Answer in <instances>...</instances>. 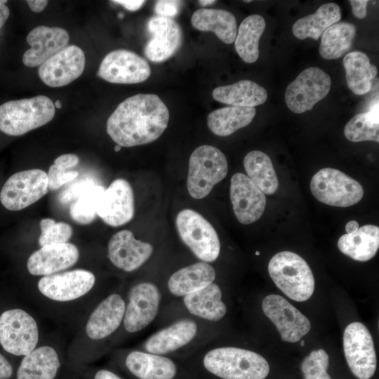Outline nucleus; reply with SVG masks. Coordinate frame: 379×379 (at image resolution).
Returning <instances> with one entry per match:
<instances>
[{"instance_id": "a18cd8bd", "label": "nucleus", "mask_w": 379, "mask_h": 379, "mask_svg": "<svg viewBox=\"0 0 379 379\" xmlns=\"http://www.w3.org/2000/svg\"><path fill=\"white\" fill-rule=\"evenodd\" d=\"M79 159L76 154H65L58 157L55 161V165L70 169L79 164Z\"/></svg>"}, {"instance_id": "3c124183", "label": "nucleus", "mask_w": 379, "mask_h": 379, "mask_svg": "<svg viewBox=\"0 0 379 379\" xmlns=\"http://www.w3.org/2000/svg\"><path fill=\"white\" fill-rule=\"evenodd\" d=\"M94 379H122L116 373L106 369L98 371L94 377Z\"/></svg>"}, {"instance_id": "a211bd4d", "label": "nucleus", "mask_w": 379, "mask_h": 379, "mask_svg": "<svg viewBox=\"0 0 379 379\" xmlns=\"http://www.w3.org/2000/svg\"><path fill=\"white\" fill-rule=\"evenodd\" d=\"M151 74L145 59L126 49L109 53L102 60L98 75L114 84H138L146 81Z\"/></svg>"}, {"instance_id": "6e6d98bb", "label": "nucleus", "mask_w": 379, "mask_h": 379, "mask_svg": "<svg viewBox=\"0 0 379 379\" xmlns=\"http://www.w3.org/2000/svg\"><path fill=\"white\" fill-rule=\"evenodd\" d=\"M54 106H55V107L58 108V109L61 108L62 107V103H61L60 100H57L55 101V102L54 103Z\"/></svg>"}, {"instance_id": "f3484780", "label": "nucleus", "mask_w": 379, "mask_h": 379, "mask_svg": "<svg viewBox=\"0 0 379 379\" xmlns=\"http://www.w3.org/2000/svg\"><path fill=\"white\" fill-rule=\"evenodd\" d=\"M262 310L274 324L283 341L296 343L310 330L309 319L281 295L271 294L265 297Z\"/></svg>"}, {"instance_id": "bb28decb", "label": "nucleus", "mask_w": 379, "mask_h": 379, "mask_svg": "<svg viewBox=\"0 0 379 379\" xmlns=\"http://www.w3.org/2000/svg\"><path fill=\"white\" fill-rule=\"evenodd\" d=\"M175 359L136 349L126 353L124 364L137 379H176L180 367Z\"/></svg>"}, {"instance_id": "13d9d810", "label": "nucleus", "mask_w": 379, "mask_h": 379, "mask_svg": "<svg viewBox=\"0 0 379 379\" xmlns=\"http://www.w3.org/2000/svg\"><path fill=\"white\" fill-rule=\"evenodd\" d=\"M119 18H123V17H124V15H123L122 13H119Z\"/></svg>"}, {"instance_id": "9d476101", "label": "nucleus", "mask_w": 379, "mask_h": 379, "mask_svg": "<svg viewBox=\"0 0 379 379\" xmlns=\"http://www.w3.org/2000/svg\"><path fill=\"white\" fill-rule=\"evenodd\" d=\"M310 190L319 201L338 207L353 206L364 196V189L359 182L332 168H322L314 174Z\"/></svg>"}, {"instance_id": "8fccbe9b", "label": "nucleus", "mask_w": 379, "mask_h": 379, "mask_svg": "<svg viewBox=\"0 0 379 379\" xmlns=\"http://www.w3.org/2000/svg\"><path fill=\"white\" fill-rule=\"evenodd\" d=\"M30 9L36 13L41 12L47 6L46 0H28L27 1Z\"/></svg>"}, {"instance_id": "4468645a", "label": "nucleus", "mask_w": 379, "mask_h": 379, "mask_svg": "<svg viewBox=\"0 0 379 379\" xmlns=\"http://www.w3.org/2000/svg\"><path fill=\"white\" fill-rule=\"evenodd\" d=\"M345 357L353 375L359 379H370L377 366L376 354L372 336L361 322L347 326L343 333Z\"/></svg>"}, {"instance_id": "e433bc0d", "label": "nucleus", "mask_w": 379, "mask_h": 379, "mask_svg": "<svg viewBox=\"0 0 379 379\" xmlns=\"http://www.w3.org/2000/svg\"><path fill=\"white\" fill-rule=\"evenodd\" d=\"M355 34L356 27L353 24L343 22L332 25L321 35L320 55L326 60L340 58L352 46Z\"/></svg>"}, {"instance_id": "7ed1b4c3", "label": "nucleus", "mask_w": 379, "mask_h": 379, "mask_svg": "<svg viewBox=\"0 0 379 379\" xmlns=\"http://www.w3.org/2000/svg\"><path fill=\"white\" fill-rule=\"evenodd\" d=\"M220 325L186 317L159 327L138 349L149 353L187 358L220 336Z\"/></svg>"}, {"instance_id": "a19ab883", "label": "nucleus", "mask_w": 379, "mask_h": 379, "mask_svg": "<svg viewBox=\"0 0 379 379\" xmlns=\"http://www.w3.org/2000/svg\"><path fill=\"white\" fill-rule=\"evenodd\" d=\"M329 357L323 349L313 350L302 361L301 370L305 379H331L326 370Z\"/></svg>"}, {"instance_id": "f257e3e1", "label": "nucleus", "mask_w": 379, "mask_h": 379, "mask_svg": "<svg viewBox=\"0 0 379 379\" xmlns=\"http://www.w3.org/2000/svg\"><path fill=\"white\" fill-rule=\"evenodd\" d=\"M169 112L155 94L139 93L121 102L107 122V133L121 147L157 140L168 126Z\"/></svg>"}, {"instance_id": "864d4df0", "label": "nucleus", "mask_w": 379, "mask_h": 379, "mask_svg": "<svg viewBox=\"0 0 379 379\" xmlns=\"http://www.w3.org/2000/svg\"><path fill=\"white\" fill-rule=\"evenodd\" d=\"M359 223L355 220L349 221L345 225V231L347 234L352 233L359 229Z\"/></svg>"}, {"instance_id": "393cba45", "label": "nucleus", "mask_w": 379, "mask_h": 379, "mask_svg": "<svg viewBox=\"0 0 379 379\" xmlns=\"http://www.w3.org/2000/svg\"><path fill=\"white\" fill-rule=\"evenodd\" d=\"M69 36L67 32L58 27L41 25L28 34L27 42L31 46L22 57L25 65L40 66L55 53L67 46Z\"/></svg>"}, {"instance_id": "de8ad7c7", "label": "nucleus", "mask_w": 379, "mask_h": 379, "mask_svg": "<svg viewBox=\"0 0 379 379\" xmlns=\"http://www.w3.org/2000/svg\"><path fill=\"white\" fill-rule=\"evenodd\" d=\"M13 374V367L10 362L0 354V379H8Z\"/></svg>"}, {"instance_id": "bf43d9fd", "label": "nucleus", "mask_w": 379, "mask_h": 379, "mask_svg": "<svg viewBox=\"0 0 379 379\" xmlns=\"http://www.w3.org/2000/svg\"><path fill=\"white\" fill-rule=\"evenodd\" d=\"M255 255H260V252H259V251H256V252H255Z\"/></svg>"}, {"instance_id": "412c9836", "label": "nucleus", "mask_w": 379, "mask_h": 379, "mask_svg": "<svg viewBox=\"0 0 379 379\" xmlns=\"http://www.w3.org/2000/svg\"><path fill=\"white\" fill-rule=\"evenodd\" d=\"M134 211V196L130 183L117 178L103 192L97 215L107 225L119 227L132 220Z\"/></svg>"}, {"instance_id": "cd10ccee", "label": "nucleus", "mask_w": 379, "mask_h": 379, "mask_svg": "<svg viewBox=\"0 0 379 379\" xmlns=\"http://www.w3.org/2000/svg\"><path fill=\"white\" fill-rule=\"evenodd\" d=\"M337 244L343 253L353 260L368 261L375 255L379 248V228L365 225L354 232L342 235Z\"/></svg>"}, {"instance_id": "2f4dec72", "label": "nucleus", "mask_w": 379, "mask_h": 379, "mask_svg": "<svg viewBox=\"0 0 379 379\" xmlns=\"http://www.w3.org/2000/svg\"><path fill=\"white\" fill-rule=\"evenodd\" d=\"M341 18V9L335 3H326L314 13L298 19L292 27L293 35L301 40L312 38L318 40L324 32Z\"/></svg>"}, {"instance_id": "dca6fc26", "label": "nucleus", "mask_w": 379, "mask_h": 379, "mask_svg": "<svg viewBox=\"0 0 379 379\" xmlns=\"http://www.w3.org/2000/svg\"><path fill=\"white\" fill-rule=\"evenodd\" d=\"M154 251L152 243L136 239L128 230L114 234L107 244V258L111 263L127 273L142 267L151 260Z\"/></svg>"}, {"instance_id": "4be33fe9", "label": "nucleus", "mask_w": 379, "mask_h": 379, "mask_svg": "<svg viewBox=\"0 0 379 379\" xmlns=\"http://www.w3.org/2000/svg\"><path fill=\"white\" fill-rule=\"evenodd\" d=\"M147 28L151 38L145 46L144 53L150 61L164 62L180 49L182 32L172 18L154 16L148 20Z\"/></svg>"}, {"instance_id": "72a5a7b5", "label": "nucleus", "mask_w": 379, "mask_h": 379, "mask_svg": "<svg viewBox=\"0 0 379 379\" xmlns=\"http://www.w3.org/2000/svg\"><path fill=\"white\" fill-rule=\"evenodd\" d=\"M343 65L348 88L357 95L368 93L378 71L367 55L361 51L349 53L343 58Z\"/></svg>"}, {"instance_id": "58836bf2", "label": "nucleus", "mask_w": 379, "mask_h": 379, "mask_svg": "<svg viewBox=\"0 0 379 379\" xmlns=\"http://www.w3.org/2000/svg\"><path fill=\"white\" fill-rule=\"evenodd\" d=\"M105 188L95 185L84 192L69 207L71 218L78 224L88 225L96 218L100 198Z\"/></svg>"}, {"instance_id": "39448f33", "label": "nucleus", "mask_w": 379, "mask_h": 379, "mask_svg": "<svg viewBox=\"0 0 379 379\" xmlns=\"http://www.w3.org/2000/svg\"><path fill=\"white\" fill-rule=\"evenodd\" d=\"M164 304L163 278L143 279L128 290L121 327L135 334L154 325Z\"/></svg>"}, {"instance_id": "473e14b6", "label": "nucleus", "mask_w": 379, "mask_h": 379, "mask_svg": "<svg viewBox=\"0 0 379 379\" xmlns=\"http://www.w3.org/2000/svg\"><path fill=\"white\" fill-rule=\"evenodd\" d=\"M255 114V107H225L211 112L207 117V125L213 133L227 136L250 124Z\"/></svg>"}, {"instance_id": "b1692460", "label": "nucleus", "mask_w": 379, "mask_h": 379, "mask_svg": "<svg viewBox=\"0 0 379 379\" xmlns=\"http://www.w3.org/2000/svg\"><path fill=\"white\" fill-rule=\"evenodd\" d=\"M126 308V298L118 292L105 298L94 309L86 326L89 338L105 340L121 326Z\"/></svg>"}, {"instance_id": "680f3d73", "label": "nucleus", "mask_w": 379, "mask_h": 379, "mask_svg": "<svg viewBox=\"0 0 379 379\" xmlns=\"http://www.w3.org/2000/svg\"><path fill=\"white\" fill-rule=\"evenodd\" d=\"M244 2H246V3H248V2H251V1H244Z\"/></svg>"}, {"instance_id": "09e8293b", "label": "nucleus", "mask_w": 379, "mask_h": 379, "mask_svg": "<svg viewBox=\"0 0 379 379\" xmlns=\"http://www.w3.org/2000/svg\"><path fill=\"white\" fill-rule=\"evenodd\" d=\"M112 2L123 6L126 9L131 11H138L145 3L143 0H115Z\"/></svg>"}, {"instance_id": "37998d69", "label": "nucleus", "mask_w": 379, "mask_h": 379, "mask_svg": "<svg viewBox=\"0 0 379 379\" xmlns=\"http://www.w3.org/2000/svg\"><path fill=\"white\" fill-rule=\"evenodd\" d=\"M48 180V190H56L62 185L69 183L77 178L79 173L74 170L53 164L47 173Z\"/></svg>"}, {"instance_id": "a878e982", "label": "nucleus", "mask_w": 379, "mask_h": 379, "mask_svg": "<svg viewBox=\"0 0 379 379\" xmlns=\"http://www.w3.org/2000/svg\"><path fill=\"white\" fill-rule=\"evenodd\" d=\"M79 258L77 247L71 243L41 246L28 258L27 267L34 276H47L67 269Z\"/></svg>"}, {"instance_id": "603ef678", "label": "nucleus", "mask_w": 379, "mask_h": 379, "mask_svg": "<svg viewBox=\"0 0 379 379\" xmlns=\"http://www.w3.org/2000/svg\"><path fill=\"white\" fill-rule=\"evenodd\" d=\"M7 1L0 0V27H1L9 16V9L5 5Z\"/></svg>"}, {"instance_id": "f03ea898", "label": "nucleus", "mask_w": 379, "mask_h": 379, "mask_svg": "<svg viewBox=\"0 0 379 379\" xmlns=\"http://www.w3.org/2000/svg\"><path fill=\"white\" fill-rule=\"evenodd\" d=\"M218 338L187 359L219 379H265L268 375L269 364L262 355L241 347L222 345Z\"/></svg>"}, {"instance_id": "4c0bfd02", "label": "nucleus", "mask_w": 379, "mask_h": 379, "mask_svg": "<svg viewBox=\"0 0 379 379\" xmlns=\"http://www.w3.org/2000/svg\"><path fill=\"white\" fill-rule=\"evenodd\" d=\"M378 102L369 111L354 115L345 125L344 134L352 142H379Z\"/></svg>"}, {"instance_id": "7c9ffc66", "label": "nucleus", "mask_w": 379, "mask_h": 379, "mask_svg": "<svg viewBox=\"0 0 379 379\" xmlns=\"http://www.w3.org/2000/svg\"><path fill=\"white\" fill-rule=\"evenodd\" d=\"M60 366L54 348L39 347L24 356L17 372V379H54Z\"/></svg>"}, {"instance_id": "2eb2a0df", "label": "nucleus", "mask_w": 379, "mask_h": 379, "mask_svg": "<svg viewBox=\"0 0 379 379\" xmlns=\"http://www.w3.org/2000/svg\"><path fill=\"white\" fill-rule=\"evenodd\" d=\"M216 281L217 272L211 263L198 260L178 267L163 278L164 303L201 291Z\"/></svg>"}, {"instance_id": "0eeeda50", "label": "nucleus", "mask_w": 379, "mask_h": 379, "mask_svg": "<svg viewBox=\"0 0 379 379\" xmlns=\"http://www.w3.org/2000/svg\"><path fill=\"white\" fill-rule=\"evenodd\" d=\"M55 113L53 101L45 95L8 101L0 105V131L22 135L51 121Z\"/></svg>"}, {"instance_id": "20e7f679", "label": "nucleus", "mask_w": 379, "mask_h": 379, "mask_svg": "<svg viewBox=\"0 0 379 379\" xmlns=\"http://www.w3.org/2000/svg\"><path fill=\"white\" fill-rule=\"evenodd\" d=\"M227 312L225 291L216 281L201 291L164 303L154 325L159 328L186 317L220 325Z\"/></svg>"}, {"instance_id": "ddd939ff", "label": "nucleus", "mask_w": 379, "mask_h": 379, "mask_svg": "<svg viewBox=\"0 0 379 379\" xmlns=\"http://www.w3.org/2000/svg\"><path fill=\"white\" fill-rule=\"evenodd\" d=\"M331 87V77L324 70L317 67L307 68L287 86L286 104L291 112L304 113L324 99Z\"/></svg>"}, {"instance_id": "6ab92c4d", "label": "nucleus", "mask_w": 379, "mask_h": 379, "mask_svg": "<svg viewBox=\"0 0 379 379\" xmlns=\"http://www.w3.org/2000/svg\"><path fill=\"white\" fill-rule=\"evenodd\" d=\"M95 283L93 272L78 269L44 276L38 282V288L49 299L66 302L84 295L93 288Z\"/></svg>"}, {"instance_id": "c03bdc74", "label": "nucleus", "mask_w": 379, "mask_h": 379, "mask_svg": "<svg viewBox=\"0 0 379 379\" xmlns=\"http://www.w3.org/2000/svg\"><path fill=\"white\" fill-rule=\"evenodd\" d=\"M181 3L182 1L172 0L157 1L154 11L159 16L171 18L178 14Z\"/></svg>"}, {"instance_id": "aec40b11", "label": "nucleus", "mask_w": 379, "mask_h": 379, "mask_svg": "<svg viewBox=\"0 0 379 379\" xmlns=\"http://www.w3.org/2000/svg\"><path fill=\"white\" fill-rule=\"evenodd\" d=\"M86 63L85 54L77 46H66L51 57L38 69L41 80L50 87L65 86L84 72Z\"/></svg>"}, {"instance_id": "ea45409f", "label": "nucleus", "mask_w": 379, "mask_h": 379, "mask_svg": "<svg viewBox=\"0 0 379 379\" xmlns=\"http://www.w3.org/2000/svg\"><path fill=\"white\" fill-rule=\"evenodd\" d=\"M41 234L39 244L44 246L49 244L67 243L72 235V227L65 222H56L51 218H44L40 221Z\"/></svg>"}, {"instance_id": "f8f14e48", "label": "nucleus", "mask_w": 379, "mask_h": 379, "mask_svg": "<svg viewBox=\"0 0 379 379\" xmlns=\"http://www.w3.org/2000/svg\"><path fill=\"white\" fill-rule=\"evenodd\" d=\"M39 331L35 319L21 309H12L0 315V344L8 353L25 356L38 343Z\"/></svg>"}, {"instance_id": "c85d7f7f", "label": "nucleus", "mask_w": 379, "mask_h": 379, "mask_svg": "<svg viewBox=\"0 0 379 379\" xmlns=\"http://www.w3.org/2000/svg\"><path fill=\"white\" fill-rule=\"evenodd\" d=\"M191 23L198 30L213 32L218 39L227 44L234 41L237 33L234 15L223 9H198L192 14Z\"/></svg>"}, {"instance_id": "f704fd0d", "label": "nucleus", "mask_w": 379, "mask_h": 379, "mask_svg": "<svg viewBox=\"0 0 379 379\" xmlns=\"http://www.w3.org/2000/svg\"><path fill=\"white\" fill-rule=\"evenodd\" d=\"M265 28V20L258 14L246 17L240 24L234 40L239 57L246 63L255 62L259 57V40Z\"/></svg>"}, {"instance_id": "c756f323", "label": "nucleus", "mask_w": 379, "mask_h": 379, "mask_svg": "<svg viewBox=\"0 0 379 379\" xmlns=\"http://www.w3.org/2000/svg\"><path fill=\"white\" fill-rule=\"evenodd\" d=\"M214 100L230 106L254 107L263 104L267 92L261 86L250 80L215 88L212 92Z\"/></svg>"}, {"instance_id": "1a4fd4ad", "label": "nucleus", "mask_w": 379, "mask_h": 379, "mask_svg": "<svg viewBox=\"0 0 379 379\" xmlns=\"http://www.w3.org/2000/svg\"><path fill=\"white\" fill-rule=\"evenodd\" d=\"M175 224L180 239L198 260L211 264L218 259L221 251L219 237L201 214L189 208L182 210Z\"/></svg>"}, {"instance_id": "c9c22d12", "label": "nucleus", "mask_w": 379, "mask_h": 379, "mask_svg": "<svg viewBox=\"0 0 379 379\" xmlns=\"http://www.w3.org/2000/svg\"><path fill=\"white\" fill-rule=\"evenodd\" d=\"M244 166L251 181L265 194H273L279 181L270 158L259 150H253L244 157Z\"/></svg>"}, {"instance_id": "423d86ee", "label": "nucleus", "mask_w": 379, "mask_h": 379, "mask_svg": "<svg viewBox=\"0 0 379 379\" xmlns=\"http://www.w3.org/2000/svg\"><path fill=\"white\" fill-rule=\"evenodd\" d=\"M269 274L275 285L289 298L303 302L314 291V278L307 262L291 251L275 254L268 264Z\"/></svg>"}, {"instance_id": "6e6552de", "label": "nucleus", "mask_w": 379, "mask_h": 379, "mask_svg": "<svg viewBox=\"0 0 379 379\" xmlns=\"http://www.w3.org/2000/svg\"><path fill=\"white\" fill-rule=\"evenodd\" d=\"M227 171L226 157L219 149L208 145L198 147L189 159L187 185L190 195L196 199L206 197Z\"/></svg>"}, {"instance_id": "5fc2aeb1", "label": "nucleus", "mask_w": 379, "mask_h": 379, "mask_svg": "<svg viewBox=\"0 0 379 379\" xmlns=\"http://www.w3.org/2000/svg\"><path fill=\"white\" fill-rule=\"evenodd\" d=\"M216 1L214 0H201L199 1V4L203 6H206L214 4Z\"/></svg>"}, {"instance_id": "9b49d317", "label": "nucleus", "mask_w": 379, "mask_h": 379, "mask_svg": "<svg viewBox=\"0 0 379 379\" xmlns=\"http://www.w3.org/2000/svg\"><path fill=\"white\" fill-rule=\"evenodd\" d=\"M48 191L46 172L34 168L13 174L0 192L1 204L8 210H22L42 198Z\"/></svg>"}, {"instance_id": "49530a36", "label": "nucleus", "mask_w": 379, "mask_h": 379, "mask_svg": "<svg viewBox=\"0 0 379 379\" xmlns=\"http://www.w3.org/2000/svg\"><path fill=\"white\" fill-rule=\"evenodd\" d=\"M352 13L354 15L359 19H363L366 16V6L368 3L367 0H350Z\"/></svg>"}, {"instance_id": "5701e85b", "label": "nucleus", "mask_w": 379, "mask_h": 379, "mask_svg": "<svg viewBox=\"0 0 379 379\" xmlns=\"http://www.w3.org/2000/svg\"><path fill=\"white\" fill-rule=\"evenodd\" d=\"M230 191L233 211L239 222L248 225L262 216L266 205L265 195L247 175L242 173L234 174Z\"/></svg>"}, {"instance_id": "4d7b16f0", "label": "nucleus", "mask_w": 379, "mask_h": 379, "mask_svg": "<svg viewBox=\"0 0 379 379\" xmlns=\"http://www.w3.org/2000/svg\"><path fill=\"white\" fill-rule=\"evenodd\" d=\"M121 147L119 145H117L115 147H114V151L115 152H119L120 149H121Z\"/></svg>"}, {"instance_id": "052dcab7", "label": "nucleus", "mask_w": 379, "mask_h": 379, "mask_svg": "<svg viewBox=\"0 0 379 379\" xmlns=\"http://www.w3.org/2000/svg\"><path fill=\"white\" fill-rule=\"evenodd\" d=\"M300 345H301L302 346L304 345H305V342H304V341H302L301 343H300Z\"/></svg>"}, {"instance_id": "79ce46f5", "label": "nucleus", "mask_w": 379, "mask_h": 379, "mask_svg": "<svg viewBox=\"0 0 379 379\" xmlns=\"http://www.w3.org/2000/svg\"><path fill=\"white\" fill-rule=\"evenodd\" d=\"M95 185L96 183L94 179L91 177L76 178L61 191L58 196L59 201L63 204H72L84 192Z\"/></svg>"}]
</instances>
